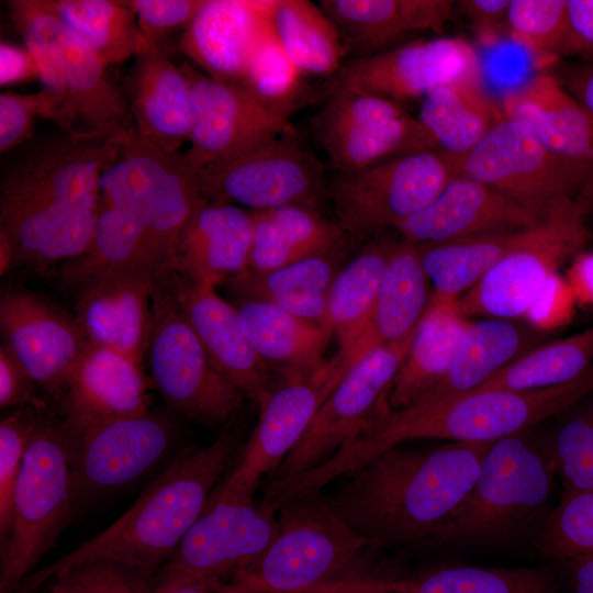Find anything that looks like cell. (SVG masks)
<instances>
[{"label": "cell", "instance_id": "cell-39", "mask_svg": "<svg viewBox=\"0 0 593 593\" xmlns=\"http://www.w3.org/2000/svg\"><path fill=\"white\" fill-rule=\"evenodd\" d=\"M544 220L527 228L417 245L432 299H459L501 259L533 240Z\"/></svg>", "mask_w": 593, "mask_h": 593}, {"label": "cell", "instance_id": "cell-54", "mask_svg": "<svg viewBox=\"0 0 593 593\" xmlns=\"http://www.w3.org/2000/svg\"><path fill=\"white\" fill-rule=\"evenodd\" d=\"M40 78L36 57L25 46L2 41L0 44V83L9 86Z\"/></svg>", "mask_w": 593, "mask_h": 593}, {"label": "cell", "instance_id": "cell-61", "mask_svg": "<svg viewBox=\"0 0 593 593\" xmlns=\"http://www.w3.org/2000/svg\"><path fill=\"white\" fill-rule=\"evenodd\" d=\"M16 266L15 253L8 235L0 230V273L5 275Z\"/></svg>", "mask_w": 593, "mask_h": 593}, {"label": "cell", "instance_id": "cell-20", "mask_svg": "<svg viewBox=\"0 0 593 593\" xmlns=\"http://www.w3.org/2000/svg\"><path fill=\"white\" fill-rule=\"evenodd\" d=\"M481 66L477 49L462 37L418 38L344 63L325 91L350 89L402 105L448 82L481 77Z\"/></svg>", "mask_w": 593, "mask_h": 593}, {"label": "cell", "instance_id": "cell-27", "mask_svg": "<svg viewBox=\"0 0 593 593\" xmlns=\"http://www.w3.org/2000/svg\"><path fill=\"white\" fill-rule=\"evenodd\" d=\"M278 0H205L178 49L205 75L243 82L258 36Z\"/></svg>", "mask_w": 593, "mask_h": 593}, {"label": "cell", "instance_id": "cell-4", "mask_svg": "<svg viewBox=\"0 0 593 593\" xmlns=\"http://www.w3.org/2000/svg\"><path fill=\"white\" fill-rule=\"evenodd\" d=\"M235 433L183 449L113 524L55 562L33 571L13 593H35L56 574L81 563L110 561L147 582L172 556L203 512L237 449Z\"/></svg>", "mask_w": 593, "mask_h": 593}, {"label": "cell", "instance_id": "cell-49", "mask_svg": "<svg viewBox=\"0 0 593 593\" xmlns=\"http://www.w3.org/2000/svg\"><path fill=\"white\" fill-rule=\"evenodd\" d=\"M32 406L19 407L0 423V541L11 522L13 492L31 439L43 416Z\"/></svg>", "mask_w": 593, "mask_h": 593}, {"label": "cell", "instance_id": "cell-12", "mask_svg": "<svg viewBox=\"0 0 593 593\" xmlns=\"http://www.w3.org/2000/svg\"><path fill=\"white\" fill-rule=\"evenodd\" d=\"M146 354L155 385L179 413L214 426L242 411L245 395L211 361L178 303L170 273L155 282Z\"/></svg>", "mask_w": 593, "mask_h": 593}, {"label": "cell", "instance_id": "cell-14", "mask_svg": "<svg viewBox=\"0 0 593 593\" xmlns=\"http://www.w3.org/2000/svg\"><path fill=\"white\" fill-rule=\"evenodd\" d=\"M460 175L461 157L428 149L337 172L327 192L346 234L365 236L421 212Z\"/></svg>", "mask_w": 593, "mask_h": 593}, {"label": "cell", "instance_id": "cell-50", "mask_svg": "<svg viewBox=\"0 0 593 593\" xmlns=\"http://www.w3.org/2000/svg\"><path fill=\"white\" fill-rule=\"evenodd\" d=\"M54 593H149L137 572L110 561H91L71 567L53 578Z\"/></svg>", "mask_w": 593, "mask_h": 593}, {"label": "cell", "instance_id": "cell-56", "mask_svg": "<svg viewBox=\"0 0 593 593\" xmlns=\"http://www.w3.org/2000/svg\"><path fill=\"white\" fill-rule=\"evenodd\" d=\"M569 54L593 53V0H568Z\"/></svg>", "mask_w": 593, "mask_h": 593}, {"label": "cell", "instance_id": "cell-55", "mask_svg": "<svg viewBox=\"0 0 593 593\" xmlns=\"http://www.w3.org/2000/svg\"><path fill=\"white\" fill-rule=\"evenodd\" d=\"M456 4L462 9L483 36L493 37L506 30V15L511 0H465L457 1Z\"/></svg>", "mask_w": 593, "mask_h": 593}, {"label": "cell", "instance_id": "cell-17", "mask_svg": "<svg viewBox=\"0 0 593 593\" xmlns=\"http://www.w3.org/2000/svg\"><path fill=\"white\" fill-rule=\"evenodd\" d=\"M415 329L349 368L269 481L286 479L318 466L391 410L389 394L392 382Z\"/></svg>", "mask_w": 593, "mask_h": 593}, {"label": "cell", "instance_id": "cell-37", "mask_svg": "<svg viewBox=\"0 0 593 593\" xmlns=\"http://www.w3.org/2000/svg\"><path fill=\"white\" fill-rule=\"evenodd\" d=\"M417 118L440 150L462 157L505 115L500 101L486 91L481 76L435 89L422 100Z\"/></svg>", "mask_w": 593, "mask_h": 593}, {"label": "cell", "instance_id": "cell-35", "mask_svg": "<svg viewBox=\"0 0 593 593\" xmlns=\"http://www.w3.org/2000/svg\"><path fill=\"white\" fill-rule=\"evenodd\" d=\"M254 236L249 270L266 272L296 261L340 253L347 234L313 208L287 205L250 211Z\"/></svg>", "mask_w": 593, "mask_h": 593}, {"label": "cell", "instance_id": "cell-42", "mask_svg": "<svg viewBox=\"0 0 593 593\" xmlns=\"http://www.w3.org/2000/svg\"><path fill=\"white\" fill-rule=\"evenodd\" d=\"M592 362L593 325L530 349L472 391L553 388L578 379L592 367Z\"/></svg>", "mask_w": 593, "mask_h": 593}, {"label": "cell", "instance_id": "cell-13", "mask_svg": "<svg viewBox=\"0 0 593 593\" xmlns=\"http://www.w3.org/2000/svg\"><path fill=\"white\" fill-rule=\"evenodd\" d=\"M277 527V512L255 497L211 494L201 515L153 578L150 590L194 588L210 593L257 559Z\"/></svg>", "mask_w": 593, "mask_h": 593}, {"label": "cell", "instance_id": "cell-40", "mask_svg": "<svg viewBox=\"0 0 593 593\" xmlns=\"http://www.w3.org/2000/svg\"><path fill=\"white\" fill-rule=\"evenodd\" d=\"M272 22L286 52L301 75L333 78L348 55L342 36L320 4L278 0Z\"/></svg>", "mask_w": 593, "mask_h": 593}, {"label": "cell", "instance_id": "cell-38", "mask_svg": "<svg viewBox=\"0 0 593 593\" xmlns=\"http://www.w3.org/2000/svg\"><path fill=\"white\" fill-rule=\"evenodd\" d=\"M339 254L306 258L266 272L248 269L226 284L240 298L269 302L296 317L331 331L327 303L338 273Z\"/></svg>", "mask_w": 593, "mask_h": 593}, {"label": "cell", "instance_id": "cell-31", "mask_svg": "<svg viewBox=\"0 0 593 593\" xmlns=\"http://www.w3.org/2000/svg\"><path fill=\"white\" fill-rule=\"evenodd\" d=\"M500 103L549 149L593 168V113L555 75L532 76L504 91Z\"/></svg>", "mask_w": 593, "mask_h": 593}, {"label": "cell", "instance_id": "cell-57", "mask_svg": "<svg viewBox=\"0 0 593 593\" xmlns=\"http://www.w3.org/2000/svg\"><path fill=\"white\" fill-rule=\"evenodd\" d=\"M557 78L575 99L593 113V63L571 66Z\"/></svg>", "mask_w": 593, "mask_h": 593}, {"label": "cell", "instance_id": "cell-28", "mask_svg": "<svg viewBox=\"0 0 593 593\" xmlns=\"http://www.w3.org/2000/svg\"><path fill=\"white\" fill-rule=\"evenodd\" d=\"M134 58L124 83L134 127L159 149L179 153L190 137L189 81L180 66L146 42Z\"/></svg>", "mask_w": 593, "mask_h": 593}, {"label": "cell", "instance_id": "cell-43", "mask_svg": "<svg viewBox=\"0 0 593 593\" xmlns=\"http://www.w3.org/2000/svg\"><path fill=\"white\" fill-rule=\"evenodd\" d=\"M110 67L135 57L145 41L126 1L43 0Z\"/></svg>", "mask_w": 593, "mask_h": 593}, {"label": "cell", "instance_id": "cell-63", "mask_svg": "<svg viewBox=\"0 0 593 593\" xmlns=\"http://www.w3.org/2000/svg\"><path fill=\"white\" fill-rule=\"evenodd\" d=\"M48 593H54V592H52V591H48Z\"/></svg>", "mask_w": 593, "mask_h": 593}, {"label": "cell", "instance_id": "cell-44", "mask_svg": "<svg viewBox=\"0 0 593 593\" xmlns=\"http://www.w3.org/2000/svg\"><path fill=\"white\" fill-rule=\"evenodd\" d=\"M396 593H562L550 567L452 566L394 579Z\"/></svg>", "mask_w": 593, "mask_h": 593}, {"label": "cell", "instance_id": "cell-22", "mask_svg": "<svg viewBox=\"0 0 593 593\" xmlns=\"http://www.w3.org/2000/svg\"><path fill=\"white\" fill-rule=\"evenodd\" d=\"M0 329L2 345L53 394L60 393L88 345L76 317L24 290L2 293Z\"/></svg>", "mask_w": 593, "mask_h": 593}, {"label": "cell", "instance_id": "cell-60", "mask_svg": "<svg viewBox=\"0 0 593 593\" xmlns=\"http://www.w3.org/2000/svg\"><path fill=\"white\" fill-rule=\"evenodd\" d=\"M574 259L573 290L581 300L593 303V254L581 253Z\"/></svg>", "mask_w": 593, "mask_h": 593}, {"label": "cell", "instance_id": "cell-47", "mask_svg": "<svg viewBox=\"0 0 593 593\" xmlns=\"http://www.w3.org/2000/svg\"><path fill=\"white\" fill-rule=\"evenodd\" d=\"M535 547L539 556L563 561L593 553V491L561 494Z\"/></svg>", "mask_w": 593, "mask_h": 593}, {"label": "cell", "instance_id": "cell-48", "mask_svg": "<svg viewBox=\"0 0 593 593\" xmlns=\"http://www.w3.org/2000/svg\"><path fill=\"white\" fill-rule=\"evenodd\" d=\"M561 494L593 491V412L569 416L547 437Z\"/></svg>", "mask_w": 593, "mask_h": 593}, {"label": "cell", "instance_id": "cell-3", "mask_svg": "<svg viewBox=\"0 0 593 593\" xmlns=\"http://www.w3.org/2000/svg\"><path fill=\"white\" fill-rule=\"evenodd\" d=\"M492 445L451 441L430 449L396 446L340 478L326 499L334 512L376 549L424 544L463 503Z\"/></svg>", "mask_w": 593, "mask_h": 593}, {"label": "cell", "instance_id": "cell-9", "mask_svg": "<svg viewBox=\"0 0 593 593\" xmlns=\"http://www.w3.org/2000/svg\"><path fill=\"white\" fill-rule=\"evenodd\" d=\"M76 512L64 427L43 417L13 492L10 529L1 545L0 593L19 588Z\"/></svg>", "mask_w": 593, "mask_h": 593}, {"label": "cell", "instance_id": "cell-51", "mask_svg": "<svg viewBox=\"0 0 593 593\" xmlns=\"http://www.w3.org/2000/svg\"><path fill=\"white\" fill-rule=\"evenodd\" d=\"M56 122L55 104L43 89L35 93L0 94V152L14 149L33 137L35 118Z\"/></svg>", "mask_w": 593, "mask_h": 593}, {"label": "cell", "instance_id": "cell-46", "mask_svg": "<svg viewBox=\"0 0 593 593\" xmlns=\"http://www.w3.org/2000/svg\"><path fill=\"white\" fill-rule=\"evenodd\" d=\"M568 0H511L506 30L534 56L551 63L568 55Z\"/></svg>", "mask_w": 593, "mask_h": 593}, {"label": "cell", "instance_id": "cell-32", "mask_svg": "<svg viewBox=\"0 0 593 593\" xmlns=\"http://www.w3.org/2000/svg\"><path fill=\"white\" fill-rule=\"evenodd\" d=\"M548 336L546 329L526 320L471 321L445 373L411 405H428L471 392L525 353L546 343Z\"/></svg>", "mask_w": 593, "mask_h": 593}, {"label": "cell", "instance_id": "cell-6", "mask_svg": "<svg viewBox=\"0 0 593 593\" xmlns=\"http://www.w3.org/2000/svg\"><path fill=\"white\" fill-rule=\"evenodd\" d=\"M556 473L545 438L525 432L500 439L448 523L424 544L493 549L535 545L553 507Z\"/></svg>", "mask_w": 593, "mask_h": 593}, {"label": "cell", "instance_id": "cell-26", "mask_svg": "<svg viewBox=\"0 0 593 593\" xmlns=\"http://www.w3.org/2000/svg\"><path fill=\"white\" fill-rule=\"evenodd\" d=\"M59 394L60 422L68 434L148 411L141 365L90 343Z\"/></svg>", "mask_w": 593, "mask_h": 593}, {"label": "cell", "instance_id": "cell-33", "mask_svg": "<svg viewBox=\"0 0 593 593\" xmlns=\"http://www.w3.org/2000/svg\"><path fill=\"white\" fill-rule=\"evenodd\" d=\"M432 299L416 244H395L383 273L370 315L345 357L346 367L377 349L410 335L418 325Z\"/></svg>", "mask_w": 593, "mask_h": 593}, {"label": "cell", "instance_id": "cell-45", "mask_svg": "<svg viewBox=\"0 0 593 593\" xmlns=\"http://www.w3.org/2000/svg\"><path fill=\"white\" fill-rule=\"evenodd\" d=\"M303 78L280 42L271 16L258 36L242 83L262 102L291 116L310 99Z\"/></svg>", "mask_w": 593, "mask_h": 593}, {"label": "cell", "instance_id": "cell-53", "mask_svg": "<svg viewBox=\"0 0 593 593\" xmlns=\"http://www.w3.org/2000/svg\"><path fill=\"white\" fill-rule=\"evenodd\" d=\"M36 382L13 355L0 346V407L32 406L41 410L44 404L35 398Z\"/></svg>", "mask_w": 593, "mask_h": 593}, {"label": "cell", "instance_id": "cell-23", "mask_svg": "<svg viewBox=\"0 0 593 593\" xmlns=\"http://www.w3.org/2000/svg\"><path fill=\"white\" fill-rule=\"evenodd\" d=\"M153 276L104 270L76 281V320L88 343L142 366L153 322Z\"/></svg>", "mask_w": 593, "mask_h": 593}, {"label": "cell", "instance_id": "cell-52", "mask_svg": "<svg viewBox=\"0 0 593 593\" xmlns=\"http://www.w3.org/2000/svg\"><path fill=\"white\" fill-rule=\"evenodd\" d=\"M205 0L126 1L135 14L143 40L164 53L163 40L188 27Z\"/></svg>", "mask_w": 593, "mask_h": 593}, {"label": "cell", "instance_id": "cell-10", "mask_svg": "<svg viewBox=\"0 0 593 593\" xmlns=\"http://www.w3.org/2000/svg\"><path fill=\"white\" fill-rule=\"evenodd\" d=\"M461 175L504 193L539 219L569 204L593 206V168L552 152L506 116L461 157Z\"/></svg>", "mask_w": 593, "mask_h": 593}, {"label": "cell", "instance_id": "cell-16", "mask_svg": "<svg viewBox=\"0 0 593 593\" xmlns=\"http://www.w3.org/2000/svg\"><path fill=\"white\" fill-rule=\"evenodd\" d=\"M325 94L312 128L336 172H354L403 155L439 149L428 128L399 103L350 89Z\"/></svg>", "mask_w": 593, "mask_h": 593}, {"label": "cell", "instance_id": "cell-58", "mask_svg": "<svg viewBox=\"0 0 593 593\" xmlns=\"http://www.w3.org/2000/svg\"><path fill=\"white\" fill-rule=\"evenodd\" d=\"M558 563L569 593H593V553Z\"/></svg>", "mask_w": 593, "mask_h": 593}, {"label": "cell", "instance_id": "cell-19", "mask_svg": "<svg viewBox=\"0 0 593 593\" xmlns=\"http://www.w3.org/2000/svg\"><path fill=\"white\" fill-rule=\"evenodd\" d=\"M347 371L337 354L307 376L281 381L259 407L258 423L239 462L212 494L255 497L262 478L273 473L299 444L317 411Z\"/></svg>", "mask_w": 593, "mask_h": 593}, {"label": "cell", "instance_id": "cell-24", "mask_svg": "<svg viewBox=\"0 0 593 593\" xmlns=\"http://www.w3.org/2000/svg\"><path fill=\"white\" fill-rule=\"evenodd\" d=\"M178 303L215 368L259 407L279 384L247 338L236 307L215 287L170 273Z\"/></svg>", "mask_w": 593, "mask_h": 593}, {"label": "cell", "instance_id": "cell-29", "mask_svg": "<svg viewBox=\"0 0 593 593\" xmlns=\"http://www.w3.org/2000/svg\"><path fill=\"white\" fill-rule=\"evenodd\" d=\"M451 0H322L354 58L385 52L416 33L441 32L452 14Z\"/></svg>", "mask_w": 593, "mask_h": 593}, {"label": "cell", "instance_id": "cell-21", "mask_svg": "<svg viewBox=\"0 0 593 593\" xmlns=\"http://www.w3.org/2000/svg\"><path fill=\"white\" fill-rule=\"evenodd\" d=\"M175 433L167 417L149 411L77 434L65 430L77 510L142 475L167 452Z\"/></svg>", "mask_w": 593, "mask_h": 593}, {"label": "cell", "instance_id": "cell-34", "mask_svg": "<svg viewBox=\"0 0 593 593\" xmlns=\"http://www.w3.org/2000/svg\"><path fill=\"white\" fill-rule=\"evenodd\" d=\"M236 310L250 344L282 381L307 376L326 361L329 329L260 300L240 298Z\"/></svg>", "mask_w": 593, "mask_h": 593}, {"label": "cell", "instance_id": "cell-18", "mask_svg": "<svg viewBox=\"0 0 593 593\" xmlns=\"http://www.w3.org/2000/svg\"><path fill=\"white\" fill-rule=\"evenodd\" d=\"M180 68L191 93L190 146L182 153L191 172L294 130L290 115L262 102L242 82L215 80L189 63Z\"/></svg>", "mask_w": 593, "mask_h": 593}, {"label": "cell", "instance_id": "cell-62", "mask_svg": "<svg viewBox=\"0 0 593 593\" xmlns=\"http://www.w3.org/2000/svg\"><path fill=\"white\" fill-rule=\"evenodd\" d=\"M149 593H205V592L199 589H194V588H176V589H169V590H156V591L149 590Z\"/></svg>", "mask_w": 593, "mask_h": 593}, {"label": "cell", "instance_id": "cell-11", "mask_svg": "<svg viewBox=\"0 0 593 593\" xmlns=\"http://www.w3.org/2000/svg\"><path fill=\"white\" fill-rule=\"evenodd\" d=\"M590 209L569 204L550 213L538 235L493 266L458 299L467 317L525 320L544 301H571L557 270L584 251Z\"/></svg>", "mask_w": 593, "mask_h": 593}, {"label": "cell", "instance_id": "cell-25", "mask_svg": "<svg viewBox=\"0 0 593 593\" xmlns=\"http://www.w3.org/2000/svg\"><path fill=\"white\" fill-rule=\"evenodd\" d=\"M542 220L504 193L460 175L394 228L404 240L423 245L527 228Z\"/></svg>", "mask_w": 593, "mask_h": 593}, {"label": "cell", "instance_id": "cell-8", "mask_svg": "<svg viewBox=\"0 0 593 593\" xmlns=\"http://www.w3.org/2000/svg\"><path fill=\"white\" fill-rule=\"evenodd\" d=\"M15 30L36 57L40 80L68 133L118 134L134 126L124 93L109 66L43 0L8 2Z\"/></svg>", "mask_w": 593, "mask_h": 593}, {"label": "cell", "instance_id": "cell-36", "mask_svg": "<svg viewBox=\"0 0 593 593\" xmlns=\"http://www.w3.org/2000/svg\"><path fill=\"white\" fill-rule=\"evenodd\" d=\"M470 322L460 311L458 299H430L392 382V411L407 407L441 378Z\"/></svg>", "mask_w": 593, "mask_h": 593}, {"label": "cell", "instance_id": "cell-7", "mask_svg": "<svg viewBox=\"0 0 593 593\" xmlns=\"http://www.w3.org/2000/svg\"><path fill=\"white\" fill-rule=\"evenodd\" d=\"M277 518V532L262 553L212 593H300L366 577L360 570L377 549L334 512L322 492L289 501Z\"/></svg>", "mask_w": 593, "mask_h": 593}, {"label": "cell", "instance_id": "cell-41", "mask_svg": "<svg viewBox=\"0 0 593 593\" xmlns=\"http://www.w3.org/2000/svg\"><path fill=\"white\" fill-rule=\"evenodd\" d=\"M395 244L372 242L336 276L328 295L327 322L343 358L353 347L372 310Z\"/></svg>", "mask_w": 593, "mask_h": 593}, {"label": "cell", "instance_id": "cell-2", "mask_svg": "<svg viewBox=\"0 0 593 593\" xmlns=\"http://www.w3.org/2000/svg\"><path fill=\"white\" fill-rule=\"evenodd\" d=\"M126 131L45 136L2 172L0 230L12 243L16 265L43 270L89 249L100 180Z\"/></svg>", "mask_w": 593, "mask_h": 593}, {"label": "cell", "instance_id": "cell-5", "mask_svg": "<svg viewBox=\"0 0 593 593\" xmlns=\"http://www.w3.org/2000/svg\"><path fill=\"white\" fill-rule=\"evenodd\" d=\"M593 392V366L578 379L534 391L478 390L428 405L390 410L317 468L332 483L400 444L423 438L494 443L560 414Z\"/></svg>", "mask_w": 593, "mask_h": 593}, {"label": "cell", "instance_id": "cell-30", "mask_svg": "<svg viewBox=\"0 0 593 593\" xmlns=\"http://www.w3.org/2000/svg\"><path fill=\"white\" fill-rule=\"evenodd\" d=\"M254 236L250 211L205 200L183 227L175 271L216 287L249 268Z\"/></svg>", "mask_w": 593, "mask_h": 593}, {"label": "cell", "instance_id": "cell-1", "mask_svg": "<svg viewBox=\"0 0 593 593\" xmlns=\"http://www.w3.org/2000/svg\"><path fill=\"white\" fill-rule=\"evenodd\" d=\"M205 200L182 153L159 149L132 126L102 174L92 243L66 264L63 279L72 284L104 270L156 279L174 272L181 232Z\"/></svg>", "mask_w": 593, "mask_h": 593}, {"label": "cell", "instance_id": "cell-59", "mask_svg": "<svg viewBox=\"0 0 593 593\" xmlns=\"http://www.w3.org/2000/svg\"><path fill=\"white\" fill-rule=\"evenodd\" d=\"M300 593H396L394 579L359 578L314 588Z\"/></svg>", "mask_w": 593, "mask_h": 593}, {"label": "cell", "instance_id": "cell-15", "mask_svg": "<svg viewBox=\"0 0 593 593\" xmlns=\"http://www.w3.org/2000/svg\"><path fill=\"white\" fill-rule=\"evenodd\" d=\"M209 201L264 211L313 205L327 192L325 167L292 130L237 156L194 172Z\"/></svg>", "mask_w": 593, "mask_h": 593}]
</instances>
